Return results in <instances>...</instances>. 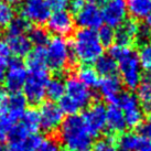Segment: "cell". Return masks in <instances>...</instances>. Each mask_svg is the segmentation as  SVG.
Returning a JSON list of instances; mask_svg holds the SVG:
<instances>
[{
	"instance_id": "1",
	"label": "cell",
	"mask_w": 151,
	"mask_h": 151,
	"mask_svg": "<svg viewBox=\"0 0 151 151\" xmlns=\"http://www.w3.org/2000/svg\"><path fill=\"white\" fill-rule=\"evenodd\" d=\"M109 55L117 63L118 72L122 76V83L128 89H136L142 81V67L138 53L130 46L114 44Z\"/></svg>"
},
{
	"instance_id": "2",
	"label": "cell",
	"mask_w": 151,
	"mask_h": 151,
	"mask_svg": "<svg viewBox=\"0 0 151 151\" xmlns=\"http://www.w3.org/2000/svg\"><path fill=\"white\" fill-rule=\"evenodd\" d=\"M60 143L68 151H87L93 142L84 119L81 115H70L59 128Z\"/></svg>"
},
{
	"instance_id": "3",
	"label": "cell",
	"mask_w": 151,
	"mask_h": 151,
	"mask_svg": "<svg viewBox=\"0 0 151 151\" xmlns=\"http://www.w3.org/2000/svg\"><path fill=\"white\" fill-rule=\"evenodd\" d=\"M71 50L75 60L83 64H92L103 55L104 46L96 30L81 28L73 37Z\"/></svg>"
},
{
	"instance_id": "4",
	"label": "cell",
	"mask_w": 151,
	"mask_h": 151,
	"mask_svg": "<svg viewBox=\"0 0 151 151\" xmlns=\"http://www.w3.org/2000/svg\"><path fill=\"white\" fill-rule=\"evenodd\" d=\"M93 93L76 76H70L65 82V93L60 99L59 107L64 115H75L91 105Z\"/></svg>"
},
{
	"instance_id": "5",
	"label": "cell",
	"mask_w": 151,
	"mask_h": 151,
	"mask_svg": "<svg viewBox=\"0 0 151 151\" xmlns=\"http://www.w3.org/2000/svg\"><path fill=\"white\" fill-rule=\"evenodd\" d=\"M45 53L47 67L54 72L65 70L72 64V59H74L72 54L71 44H68L64 37L59 35H55L54 38L49 40L45 47Z\"/></svg>"
},
{
	"instance_id": "6",
	"label": "cell",
	"mask_w": 151,
	"mask_h": 151,
	"mask_svg": "<svg viewBox=\"0 0 151 151\" xmlns=\"http://www.w3.org/2000/svg\"><path fill=\"white\" fill-rule=\"evenodd\" d=\"M50 80L47 70L28 71V77L23 85V96L28 103L38 105L45 98L46 84Z\"/></svg>"
},
{
	"instance_id": "7",
	"label": "cell",
	"mask_w": 151,
	"mask_h": 151,
	"mask_svg": "<svg viewBox=\"0 0 151 151\" xmlns=\"http://www.w3.org/2000/svg\"><path fill=\"white\" fill-rule=\"evenodd\" d=\"M122 110L126 127L137 128L143 122V111L140 108L138 97L130 92H122L115 103Z\"/></svg>"
},
{
	"instance_id": "8",
	"label": "cell",
	"mask_w": 151,
	"mask_h": 151,
	"mask_svg": "<svg viewBox=\"0 0 151 151\" xmlns=\"http://www.w3.org/2000/svg\"><path fill=\"white\" fill-rule=\"evenodd\" d=\"M103 22L110 28H118L127 19L126 0H101V8Z\"/></svg>"
},
{
	"instance_id": "9",
	"label": "cell",
	"mask_w": 151,
	"mask_h": 151,
	"mask_svg": "<svg viewBox=\"0 0 151 151\" xmlns=\"http://www.w3.org/2000/svg\"><path fill=\"white\" fill-rule=\"evenodd\" d=\"M28 77V68L20 60L11 59L9 61L6 74L4 77L6 89L11 93H19L23 88L25 80Z\"/></svg>"
},
{
	"instance_id": "10",
	"label": "cell",
	"mask_w": 151,
	"mask_h": 151,
	"mask_svg": "<svg viewBox=\"0 0 151 151\" xmlns=\"http://www.w3.org/2000/svg\"><path fill=\"white\" fill-rule=\"evenodd\" d=\"M39 118H40V128L47 134L54 132L61 126L64 120V114L53 101H45L40 106Z\"/></svg>"
},
{
	"instance_id": "11",
	"label": "cell",
	"mask_w": 151,
	"mask_h": 151,
	"mask_svg": "<svg viewBox=\"0 0 151 151\" xmlns=\"http://www.w3.org/2000/svg\"><path fill=\"white\" fill-rule=\"evenodd\" d=\"M92 137H97L106 129V107L101 104H94L85 110L82 116Z\"/></svg>"
},
{
	"instance_id": "12",
	"label": "cell",
	"mask_w": 151,
	"mask_h": 151,
	"mask_svg": "<svg viewBox=\"0 0 151 151\" xmlns=\"http://www.w3.org/2000/svg\"><path fill=\"white\" fill-rule=\"evenodd\" d=\"M75 23L82 29L96 30L103 24L101 8L96 4H86L75 12Z\"/></svg>"
},
{
	"instance_id": "13",
	"label": "cell",
	"mask_w": 151,
	"mask_h": 151,
	"mask_svg": "<svg viewBox=\"0 0 151 151\" xmlns=\"http://www.w3.org/2000/svg\"><path fill=\"white\" fill-rule=\"evenodd\" d=\"M46 23L51 32L59 37H66L71 34L75 28L74 17L67 10L53 11V13L50 14Z\"/></svg>"
},
{
	"instance_id": "14",
	"label": "cell",
	"mask_w": 151,
	"mask_h": 151,
	"mask_svg": "<svg viewBox=\"0 0 151 151\" xmlns=\"http://www.w3.org/2000/svg\"><path fill=\"white\" fill-rule=\"evenodd\" d=\"M21 14L27 21L43 24L50 17L51 10L45 0H25L21 8Z\"/></svg>"
},
{
	"instance_id": "15",
	"label": "cell",
	"mask_w": 151,
	"mask_h": 151,
	"mask_svg": "<svg viewBox=\"0 0 151 151\" xmlns=\"http://www.w3.org/2000/svg\"><path fill=\"white\" fill-rule=\"evenodd\" d=\"M97 87L101 96L111 104L116 103L119 95L122 93V83L116 75L103 77Z\"/></svg>"
},
{
	"instance_id": "16",
	"label": "cell",
	"mask_w": 151,
	"mask_h": 151,
	"mask_svg": "<svg viewBox=\"0 0 151 151\" xmlns=\"http://www.w3.org/2000/svg\"><path fill=\"white\" fill-rule=\"evenodd\" d=\"M106 128H108L113 134H122L126 128L124 113L115 104L106 108Z\"/></svg>"
},
{
	"instance_id": "17",
	"label": "cell",
	"mask_w": 151,
	"mask_h": 151,
	"mask_svg": "<svg viewBox=\"0 0 151 151\" xmlns=\"http://www.w3.org/2000/svg\"><path fill=\"white\" fill-rule=\"evenodd\" d=\"M6 42L11 51V54H13L18 59L27 56L30 53V51L32 50V43L30 42L29 38L25 34L9 35Z\"/></svg>"
},
{
	"instance_id": "18",
	"label": "cell",
	"mask_w": 151,
	"mask_h": 151,
	"mask_svg": "<svg viewBox=\"0 0 151 151\" xmlns=\"http://www.w3.org/2000/svg\"><path fill=\"white\" fill-rule=\"evenodd\" d=\"M139 25L134 21H125L122 25L118 27L117 31L115 32V41L119 45L130 46L134 42L136 33Z\"/></svg>"
},
{
	"instance_id": "19",
	"label": "cell",
	"mask_w": 151,
	"mask_h": 151,
	"mask_svg": "<svg viewBox=\"0 0 151 151\" xmlns=\"http://www.w3.org/2000/svg\"><path fill=\"white\" fill-rule=\"evenodd\" d=\"M27 68L28 71H42L47 70L46 53L44 46H35L27 55Z\"/></svg>"
},
{
	"instance_id": "20",
	"label": "cell",
	"mask_w": 151,
	"mask_h": 151,
	"mask_svg": "<svg viewBox=\"0 0 151 151\" xmlns=\"http://www.w3.org/2000/svg\"><path fill=\"white\" fill-rule=\"evenodd\" d=\"M143 140L145 138L141 134L129 131L120 134L116 141V146L119 151H138Z\"/></svg>"
},
{
	"instance_id": "21",
	"label": "cell",
	"mask_w": 151,
	"mask_h": 151,
	"mask_svg": "<svg viewBox=\"0 0 151 151\" xmlns=\"http://www.w3.org/2000/svg\"><path fill=\"white\" fill-rule=\"evenodd\" d=\"M27 99L20 93H11L8 98V105L6 111L11 115L16 120L21 118L22 114L27 109Z\"/></svg>"
},
{
	"instance_id": "22",
	"label": "cell",
	"mask_w": 151,
	"mask_h": 151,
	"mask_svg": "<svg viewBox=\"0 0 151 151\" xmlns=\"http://www.w3.org/2000/svg\"><path fill=\"white\" fill-rule=\"evenodd\" d=\"M127 10L134 19H146L151 14V0H129Z\"/></svg>"
},
{
	"instance_id": "23",
	"label": "cell",
	"mask_w": 151,
	"mask_h": 151,
	"mask_svg": "<svg viewBox=\"0 0 151 151\" xmlns=\"http://www.w3.org/2000/svg\"><path fill=\"white\" fill-rule=\"evenodd\" d=\"M95 71L103 77L116 75L118 72L117 63L110 55H101L95 62Z\"/></svg>"
},
{
	"instance_id": "24",
	"label": "cell",
	"mask_w": 151,
	"mask_h": 151,
	"mask_svg": "<svg viewBox=\"0 0 151 151\" xmlns=\"http://www.w3.org/2000/svg\"><path fill=\"white\" fill-rule=\"evenodd\" d=\"M20 124L29 132H38L40 129L39 111L34 108H28L24 110L20 118Z\"/></svg>"
},
{
	"instance_id": "25",
	"label": "cell",
	"mask_w": 151,
	"mask_h": 151,
	"mask_svg": "<svg viewBox=\"0 0 151 151\" xmlns=\"http://www.w3.org/2000/svg\"><path fill=\"white\" fill-rule=\"evenodd\" d=\"M65 93V82L61 77L50 78L45 88V95L51 101H60Z\"/></svg>"
},
{
	"instance_id": "26",
	"label": "cell",
	"mask_w": 151,
	"mask_h": 151,
	"mask_svg": "<svg viewBox=\"0 0 151 151\" xmlns=\"http://www.w3.org/2000/svg\"><path fill=\"white\" fill-rule=\"evenodd\" d=\"M78 80L83 83V84L91 88H96L99 84V75L97 74V72L95 71V68H93L91 66H82L77 72V76Z\"/></svg>"
},
{
	"instance_id": "27",
	"label": "cell",
	"mask_w": 151,
	"mask_h": 151,
	"mask_svg": "<svg viewBox=\"0 0 151 151\" xmlns=\"http://www.w3.org/2000/svg\"><path fill=\"white\" fill-rule=\"evenodd\" d=\"M138 101L145 110L151 113V77L142 80L138 87Z\"/></svg>"
},
{
	"instance_id": "28",
	"label": "cell",
	"mask_w": 151,
	"mask_h": 151,
	"mask_svg": "<svg viewBox=\"0 0 151 151\" xmlns=\"http://www.w3.org/2000/svg\"><path fill=\"white\" fill-rule=\"evenodd\" d=\"M28 38H29L30 42L35 46H44L47 44L49 40H50V34L45 28L37 25V27L29 29Z\"/></svg>"
},
{
	"instance_id": "29",
	"label": "cell",
	"mask_w": 151,
	"mask_h": 151,
	"mask_svg": "<svg viewBox=\"0 0 151 151\" xmlns=\"http://www.w3.org/2000/svg\"><path fill=\"white\" fill-rule=\"evenodd\" d=\"M41 141H42V137L38 132H31L27 134L20 142L12 146H16L19 151H37Z\"/></svg>"
},
{
	"instance_id": "30",
	"label": "cell",
	"mask_w": 151,
	"mask_h": 151,
	"mask_svg": "<svg viewBox=\"0 0 151 151\" xmlns=\"http://www.w3.org/2000/svg\"><path fill=\"white\" fill-rule=\"evenodd\" d=\"M30 29L29 21L22 17H14L11 22L7 25V34L9 35H22L25 34Z\"/></svg>"
},
{
	"instance_id": "31",
	"label": "cell",
	"mask_w": 151,
	"mask_h": 151,
	"mask_svg": "<svg viewBox=\"0 0 151 151\" xmlns=\"http://www.w3.org/2000/svg\"><path fill=\"white\" fill-rule=\"evenodd\" d=\"M16 122L17 120L7 111L0 113V141H4L8 138L9 134L13 126L16 125Z\"/></svg>"
},
{
	"instance_id": "32",
	"label": "cell",
	"mask_w": 151,
	"mask_h": 151,
	"mask_svg": "<svg viewBox=\"0 0 151 151\" xmlns=\"http://www.w3.org/2000/svg\"><path fill=\"white\" fill-rule=\"evenodd\" d=\"M138 56L142 70L151 75V40L141 46Z\"/></svg>"
},
{
	"instance_id": "33",
	"label": "cell",
	"mask_w": 151,
	"mask_h": 151,
	"mask_svg": "<svg viewBox=\"0 0 151 151\" xmlns=\"http://www.w3.org/2000/svg\"><path fill=\"white\" fill-rule=\"evenodd\" d=\"M14 9L11 4L0 0V28H4L14 18Z\"/></svg>"
},
{
	"instance_id": "34",
	"label": "cell",
	"mask_w": 151,
	"mask_h": 151,
	"mask_svg": "<svg viewBox=\"0 0 151 151\" xmlns=\"http://www.w3.org/2000/svg\"><path fill=\"white\" fill-rule=\"evenodd\" d=\"M98 33L99 40H101L103 46H110L113 45V43L115 42V31L113 28H110L108 25H104L101 27V30Z\"/></svg>"
},
{
	"instance_id": "35",
	"label": "cell",
	"mask_w": 151,
	"mask_h": 151,
	"mask_svg": "<svg viewBox=\"0 0 151 151\" xmlns=\"http://www.w3.org/2000/svg\"><path fill=\"white\" fill-rule=\"evenodd\" d=\"M37 151H63L62 145L55 138H45L42 139V141L39 146Z\"/></svg>"
},
{
	"instance_id": "36",
	"label": "cell",
	"mask_w": 151,
	"mask_h": 151,
	"mask_svg": "<svg viewBox=\"0 0 151 151\" xmlns=\"http://www.w3.org/2000/svg\"><path fill=\"white\" fill-rule=\"evenodd\" d=\"M94 151H119L116 146V140L113 137H107L105 139L98 140L95 146Z\"/></svg>"
},
{
	"instance_id": "37",
	"label": "cell",
	"mask_w": 151,
	"mask_h": 151,
	"mask_svg": "<svg viewBox=\"0 0 151 151\" xmlns=\"http://www.w3.org/2000/svg\"><path fill=\"white\" fill-rule=\"evenodd\" d=\"M150 37H151V32L150 30L147 28V25H140V27H138V30H137L134 41H137L139 44H142L143 45L145 43L150 41Z\"/></svg>"
},
{
	"instance_id": "38",
	"label": "cell",
	"mask_w": 151,
	"mask_h": 151,
	"mask_svg": "<svg viewBox=\"0 0 151 151\" xmlns=\"http://www.w3.org/2000/svg\"><path fill=\"white\" fill-rule=\"evenodd\" d=\"M11 51L6 41H0V63L8 66L9 61L11 60Z\"/></svg>"
},
{
	"instance_id": "39",
	"label": "cell",
	"mask_w": 151,
	"mask_h": 151,
	"mask_svg": "<svg viewBox=\"0 0 151 151\" xmlns=\"http://www.w3.org/2000/svg\"><path fill=\"white\" fill-rule=\"evenodd\" d=\"M45 2L49 6L50 10L60 11V10H66L70 4V0H45Z\"/></svg>"
},
{
	"instance_id": "40",
	"label": "cell",
	"mask_w": 151,
	"mask_h": 151,
	"mask_svg": "<svg viewBox=\"0 0 151 151\" xmlns=\"http://www.w3.org/2000/svg\"><path fill=\"white\" fill-rule=\"evenodd\" d=\"M141 134L143 138L151 141V115L147 118V120L141 124Z\"/></svg>"
},
{
	"instance_id": "41",
	"label": "cell",
	"mask_w": 151,
	"mask_h": 151,
	"mask_svg": "<svg viewBox=\"0 0 151 151\" xmlns=\"http://www.w3.org/2000/svg\"><path fill=\"white\" fill-rule=\"evenodd\" d=\"M8 93L4 91V88H0V113H4L7 109L8 105Z\"/></svg>"
},
{
	"instance_id": "42",
	"label": "cell",
	"mask_w": 151,
	"mask_h": 151,
	"mask_svg": "<svg viewBox=\"0 0 151 151\" xmlns=\"http://www.w3.org/2000/svg\"><path fill=\"white\" fill-rule=\"evenodd\" d=\"M85 4L84 0H72V10L76 12L77 10H80Z\"/></svg>"
},
{
	"instance_id": "43",
	"label": "cell",
	"mask_w": 151,
	"mask_h": 151,
	"mask_svg": "<svg viewBox=\"0 0 151 151\" xmlns=\"http://www.w3.org/2000/svg\"><path fill=\"white\" fill-rule=\"evenodd\" d=\"M138 151H151V141L150 140H148V139L145 138L142 145L140 146Z\"/></svg>"
},
{
	"instance_id": "44",
	"label": "cell",
	"mask_w": 151,
	"mask_h": 151,
	"mask_svg": "<svg viewBox=\"0 0 151 151\" xmlns=\"http://www.w3.org/2000/svg\"><path fill=\"white\" fill-rule=\"evenodd\" d=\"M6 70H7V65L0 63V82L4 81V74H6Z\"/></svg>"
},
{
	"instance_id": "45",
	"label": "cell",
	"mask_w": 151,
	"mask_h": 151,
	"mask_svg": "<svg viewBox=\"0 0 151 151\" xmlns=\"http://www.w3.org/2000/svg\"><path fill=\"white\" fill-rule=\"evenodd\" d=\"M2 1H4V2H7V4H20V2H22L23 0H2Z\"/></svg>"
},
{
	"instance_id": "46",
	"label": "cell",
	"mask_w": 151,
	"mask_h": 151,
	"mask_svg": "<svg viewBox=\"0 0 151 151\" xmlns=\"http://www.w3.org/2000/svg\"><path fill=\"white\" fill-rule=\"evenodd\" d=\"M146 25H147V28L150 30V32H151V14L149 17L146 18Z\"/></svg>"
},
{
	"instance_id": "47",
	"label": "cell",
	"mask_w": 151,
	"mask_h": 151,
	"mask_svg": "<svg viewBox=\"0 0 151 151\" xmlns=\"http://www.w3.org/2000/svg\"><path fill=\"white\" fill-rule=\"evenodd\" d=\"M6 151H19V149H18L16 146H12V145H9L8 147H7V150Z\"/></svg>"
},
{
	"instance_id": "48",
	"label": "cell",
	"mask_w": 151,
	"mask_h": 151,
	"mask_svg": "<svg viewBox=\"0 0 151 151\" xmlns=\"http://www.w3.org/2000/svg\"><path fill=\"white\" fill-rule=\"evenodd\" d=\"M7 145L4 142V141H0V151H6L7 150Z\"/></svg>"
},
{
	"instance_id": "49",
	"label": "cell",
	"mask_w": 151,
	"mask_h": 151,
	"mask_svg": "<svg viewBox=\"0 0 151 151\" xmlns=\"http://www.w3.org/2000/svg\"><path fill=\"white\" fill-rule=\"evenodd\" d=\"M86 4H95L96 2V0H84Z\"/></svg>"
}]
</instances>
